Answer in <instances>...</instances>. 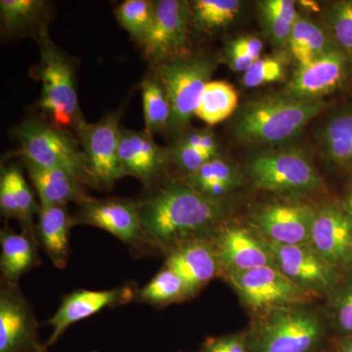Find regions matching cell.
Segmentation results:
<instances>
[{"mask_svg": "<svg viewBox=\"0 0 352 352\" xmlns=\"http://www.w3.org/2000/svg\"><path fill=\"white\" fill-rule=\"evenodd\" d=\"M288 44L300 66L310 63L335 47L321 27L300 16L294 25Z\"/></svg>", "mask_w": 352, "mask_h": 352, "instance_id": "obj_27", "label": "cell"}, {"mask_svg": "<svg viewBox=\"0 0 352 352\" xmlns=\"http://www.w3.org/2000/svg\"><path fill=\"white\" fill-rule=\"evenodd\" d=\"M75 223L103 229L133 247L150 245L139 217L138 204L124 199L97 200L91 197L78 205Z\"/></svg>", "mask_w": 352, "mask_h": 352, "instance_id": "obj_14", "label": "cell"}, {"mask_svg": "<svg viewBox=\"0 0 352 352\" xmlns=\"http://www.w3.org/2000/svg\"><path fill=\"white\" fill-rule=\"evenodd\" d=\"M326 107L322 100L307 101L282 94L250 102L234 122V136L250 144H278L296 138Z\"/></svg>", "mask_w": 352, "mask_h": 352, "instance_id": "obj_2", "label": "cell"}, {"mask_svg": "<svg viewBox=\"0 0 352 352\" xmlns=\"http://www.w3.org/2000/svg\"><path fill=\"white\" fill-rule=\"evenodd\" d=\"M217 65V58L205 54L185 55L156 65L155 75L163 83L170 102L168 131L182 133L188 126Z\"/></svg>", "mask_w": 352, "mask_h": 352, "instance_id": "obj_6", "label": "cell"}, {"mask_svg": "<svg viewBox=\"0 0 352 352\" xmlns=\"http://www.w3.org/2000/svg\"><path fill=\"white\" fill-rule=\"evenodd\" d=\"M41 47L38 76L43 82L41 110L58 129H74L85 122L78 104L73 65L48 38L47 32L38 36Z\"/></svg>", "mask_w": 352, "mask_h": 352, "instance_id": "obj_5", "label": "cell"}, {"mask_svg": "<svg viewBox=\"0 0 352 352\" xmlns=\"http://www.w3.org/2000/svg\"><path fill=\"white\" fill-rule=\"evenodd\" d=\"M226 278L245 307L258 315L274 308L305 305L315 298L272 265L229 273Z\"/></svg>", "mask_w": 352, "mask_h": 352, "instance_id": "obj_8", "label": "cell"}, {"mask_svg": "<svg viewBox=\"0 0 352 352\" xmlns=\"http://www.w3.org/2000/svg\"><path fill=\"white\" fill-rule=\"evenodd\" d=\"M229 48L244 53L254 60H258L261 58V52H263V43L261 39L252 38V36H244V38L233 41Z\"/></svg>", "mask_w": 352, "mask_h": 352, "instance_id": "obj_43", "label": "cell"}, {"mask_svg": "<svg viewBox=\"0 0 352 352\" xmlns=\"http://www.w3.org/2000/svg\"><path fill=\"white\" fill-rule=\"evenodd\" d=\"M266 243L275 267L303 291L314 296L329 295L339 283L340 271L311 245Z\"/></svg>", "mask_w": 352, "mask_h": 352, "instance_id": "obj_11", "label": "cell"}, {"mask_svg": "<svg viewBox=\"0 0 352 352\" xmlns=\"http://www.w3.org/2000/svg\"><path fill=\"white\" fill-rule=\"evenodd\" d=\"M15 134L25 161L41 168L66 171L85 186L98 188L80 142L63 129L29 119L19 124Z\"/></svg>", "mask_w": 352, "mask_h": 352, "instance_id": "obj_4", "label": "cell"}, {"mask_svg": "<svg viewBox=\"0 0 352 352\" xmlns=\"http://www.w3.org/2000/svg\"><path fill=\"white\" fill-rule=\"evenodd\" d=\"M240 8L238 0H197L191 6V18L201 29H219L232 22Z\"/></svg>", "mask_w": 352, "mask_h": 352, "instance_id": "obj_30", "label": "cell"}, {"mask_svg": "<svg viewBox=\"0 0 352 352\" xmlns=\"http://www.w3.org/2000/svg\"><path fill=\"white\" fill-rule=\"evenodd\" d=\"M46 4L41 0H1L0 16L2 28L11 36L44 32Z\"/></svg>", "mask_w": 352, "mask_h": 352, "instance_id": "obj_24", "label": "cell"}, {"mask_svg": "<svg viewBox=\"0 0 352 352\" xmlns=\"http://www.w3.org/2000/svg\"><path fill=\"white\" fill-rule=\"evenodd\" d=\"M320 140L329 160L352 166V109L329 120L322 129Z\"/></svg>", "mask_w": 352, "mask_h": 352, "instance_id": "obj_29", "label": "cell"}, {"mask_svg": "<svg viewBox=\"0 0 352 352\" xmlns=\"http://www.w3.org/2000/svg\"><path fill=\"white\" fill-rule=\"evenodd\" d=\"M329 295L336 326L344 335H352V281L337 285Z\"/></svg>", "mask_w": 352, "mask_h": 352, "instance_id": "obj_35", "label": "cell"}, {"mask_svg": "<svg viewBox=\"0 0 352 352\" xmlns=\"http://www.w3.org/2000/svg\"><path fill=\"white\" fill-rule=\"evenodd\" d=\"M138 204L150 245L166 252L186 241L212 238L227 212L223 199L205 195L186 182H164Z\"/></svg>", "mask_w": 352, "mask_h": 352, "instance_id": "obj_1", "label": "cell"}, {"mask_svg": "<svg viewBox=\"0 0 352 352\" xmlns=\"http://www.w3.org/2000/svg\"><path fill=\"white\" fill-rule=\"evenodd\" d=\"M284 78L285 66L280 58L261 57L244 73L243 85L245 87H258L280 82Z\"/></svg>", "mask_w": 352, "mask_h": 352, "instance_id": "obj_34", "label": "cell"}, {"mask_svg": "<svg viewBox=\"0 0 352 352\" xmlns=\"http://www.w3.org/2000/svg\"><path fill=\"white\" fill-rule=\"evenodd\" d=\"M324 337L320 316L305 305L258 314L250 335V352H311Z\"/></svg>", "mask_w": 352, "mask_h": 352, "instance_id": "obj_3", "label": "cell"}, {"mask_svg": "<svg viewBox=\"0 0 352 352\" xmlns=\"http://www.w3.org/2000/svg\"><path fill=\"white\" fill-rule=\"evenodd\" d=\"M248 170L254 188L279 195H305L322 187L314 164L300 152L259 155L250 162Z\"/></svg>", "mask_w": 352, "mask_h": 352, "instance_id": "obj_7", "label": "cell"}, {"mask_svg": "<svg viewBox=\"0 0 352 352\" xmlns=\"http://www.w3.org/2000/svg\"><path fill=\"white\" fill-rule=\"evenodd\" d=\"M120 116L122 112L117 111L94 124L85 120L75 131L98 188L111 189L126 176L119 157Z\"/></svg>", "mask_w": 352, "mask_h": 352, "instance_id": "obj_9", "label": "cell"}, {"mask_svg": "<svg viewBox=\"0 0 352 352\" xmlns=\"http://www.w3.org/2000/svg\"><path fill=\"white\" fill-rule=\"evenodd\" d=\"M228 61L230 65L231 69L235 72H241V73H245L252 65L254 63L256 60L252 59V58L248 56L244 53L239 52V51L228 50Z\"/></svg>", "mask_w": 352, "mask_h": 352, "instance_id": "obj_44", "label": "cell"}, {"mask_svg": "<svg viewBox=\"0 0 352 352\" xmlns=\"http://www.w3.org/2000/svg\"><path fill=\"white\" fill-rule=\"evenodd\" d=\"M119 157L124 175L153 186L170 161V149L155 142L145 131L120 129Z\"/></svg>", "mask_w": 352, "mask_h": 352, "instance_id": "obj_19", "label": "cell"}, {"mask_svg": "<svg viewBox=\"0 0 352 352\" xmlns=\"http://www.w3.org/2000/svg\"><path fill=\"white\" fill-rule=\"evenodd\" d=\"M170 161L187 175L195 173L210 160L203 153L190 147L180 140L170 149Z\"/></svg>", "mask_w": 352, "mask_h": 352, "instance_id": "obj_37", "label": "cell"}, {"mask_svg": "<svg viewBox=\"0 0 352 352\" xmlns=\"http://www.w3.org/2000/svg\"><path fill=\"white\" fill-rule=\"evenodd\" d=\"M344 208H346V212H349V215L352 217V191L349 193V195L347 196Z\"/></svg>", "mask_w": 352, "mask_h": 352, "instance_id": "obj_46", "label": "cell"}, {"mask_svg": "<svg viewBox=\"0 0 352 352\" xmlns=\"http://www.w3.org/2000/svg\"><path fill=\"white\" fill-rule=\"evenodd\" d=\"M261 20L271 39L278 45L288 43L294 25L274 14L261 8Z\"/></svg>", "mask_w": 352, "mask_h": 352, "instance_id": "obj_38", "label": "cell"}, {"mask_svg": "<svg viewBox=\"0 0 352 352\" xmlns=\"http://www.w3.org/2000/svg\"><path fill=\"white\" fill-rule=\"evenodd\" d=\"M1 173L7 176L12 186L14 197L19 207L20 221L25 226V232L36 237L32 229V217L34 214L38 215L41 207L36 204L22 171L17 166H10L8 168H2Z\"/></svg>", "mask_w": 352, "mask_h": 352, "instance_id": "obj_32", "label": "cell"}, {"mask_svg": "<svg viewBox=\"0 0 352 352\" xmlns=\"http://www.w3.org/2000/svg\"><path fill=\"white\" fill-rule=\"evenodd\" d=\"M180 141L203 153L210 160L217 157V143L212 132L208 131H190L183 135Z\"/></svg>", "mask_w": 352, "mask_h": 352, "instance_id": "obj_40", "label": "cell"}, {"mask_svg": "<svg viewBox=\"0 0 352 352\" xmlns=\"http://www.w3.org/2000/svg\"><path fill=\"white\" fill-rule=\"evenodd\" d=\"M317 210L307 204L278 201L261 206L251 217L252 229L280 245L309 244Z\"/></svg>", "mask_w": 352, "mask_h": 352, "instance_id": "obj_12", "label": "cell"}, {"mask_svg": "<svg viewBox=\"0 0 352 352\" xmlns=\"http://www.w3.org/2000/svg\"><path fill=\"white\" fill-rule=\"evenodd\" d=\"M0 244L2 281L18 286L23 275L38 263L36 237L25 231L15 233L6 227L0 233Z\"/></svg>", "mask_w": 352, "mask_h": 352, "instance_id": "obj_23", "label": "cell"}, {"mask_svg": "<svg viewBox=\"0 0 352 352\" xmlns=\"http://www.w3.org/2000/svg\"><path fill=\"white\" fill-rule=\"evenodd\" d=\"M75 219L69 215L66 206L41 208L38 214L39 242L51 263L63 270L69 256V231Z\"/></svg>", "mask_w": 352, "mask_h": 352, "instance_id": "obj_22", "label": "cell"}, {"mask_svg": "<svg viewBox=\"0 0 352 352\" xmlns=\"http://www.w3.org/2000/svg\"><path fill=\"white\" fill-rule=\"evenodd\" d=\"M164 265L177 273L195 296L222 273L212 238L189 240L168 252Z\"/></svg>", "mask_w": 352, "mask_h": 352, "instance_id": "obj_20", "label": "cell"}, {"mask_svg": "<svg viewBox=\"0 0 352 352\" xmlns=\"http://www.w3.org/2000/svg\"><path fill=\"white\" fill-rule=\"evenodd\" d=\"M38 323L19 287L2 281L0 289V352H46Z\"/></svg>", "mask_w": 352, "mask_h": 352, "instance_id": "obj_13", "label": "cell"}, {"mask_svg": "<svg viewBox=\"0 0 352 352\" xmlns=\"http://www.w3.org/2000/svg\"><path fill=\"white\" fill-rule=\"evenodd\" d=\"M259 7L270 11L282 19L288 21L293 25H295L298 18L295 2L291 0H265L261 2Z\"/></svg>", "mask_w": 352, "mask_h": 352, "instance_id": "obj_42", "label": "cell"}, {"mask_svg": "<svg viewBox=\"0 0 352 352\" xmlns=\"http://www.w3.org/2000/svg\"><path fill=\"white\" fill-rule=\"evenodd\" d=\"M212 241L226 275L274 266L267 243L254 229L223 223L212 235Z\"/></svg>", "mask_w": 352, "mask_h": 352, "instance_id": "obj_15", "label": "cell"}, {"mask_svg": "<svg viewBox=\"0 0 352 352\" xmlns=\"http://www.w3.org/2000/svg\"><path fill=\"white\" fill-rule=\"evenodd\" d=\"M155 8L156 2L150 0H126L116 7L115 14L120 25L140 41L151 27Z\"/></svg>", "mask_w": 352, "mask_h": 352, "instance_id": "obj_31", "label": "cell"}, {"mask_svg": "<svg viewBox=\"0 0 352 352\" xmlns=\"http://www.w3.org/2000/svg\"><path fill=\"white\" fill-rule=\"evenodd\" d=\"M145 129L149 135L168 131L171 106L163 83L155 74L147 76L141 85Z\"/></svg>", "mask_w": 352, "mask_h": 352, "instance_id": "obj_28", "label": "cell"}, {"mask_svg": "<svg viewBox=\"0 0 352 352\" xmlns=\"http://www.w3.org/2000/svg\"><path fill=\"white\" fill-rule=\"evenodd\" d=\"M201 352H250L247 337L229 335L206 340Z\"/></svg>", "mask_w": 352, "mask_h": 352, "instance_id": "obj_39", "label": "cell"}, {"mask_svg": "<svg viewBox=\"0 0 352 352\" xmlns=\"http://www.w3.org/2000/svg\"><path fill=\"white\" fill-rule=\"evenodd\" d=\"M212 182H230L240 186L242 176L233 164L217 157L207 162L193 175H187L186 178L187 184L195 189Z\"/></svg>", "mask_w": 352, "mask_h": 352, "instance_id": "obj_33", "label": "cell"}, {"mask_svg": "<svg viewBox=\"0 0 352 352\" xmlns=\"http://www.w3.org/2000/svg\"><path fill=\"white\" fill-rule=\"evenodd\" d=\"M191 4L182 0L156 1L154 20L139 41L148 61L157 65L185 56L188 48Z\"/></svg>", "mask_w": 352, "mask_h": 352, "instance_id": "obj_10", "label": "cell"}, {"mask_svg": "<svg viewBox=\"0 0 352 352\" xmlns=\"http://www.w3.org/2000/svg\"><path fill=\"white\" fill-rule=\"evenodd\" d=\"M335 352H352V335H344L337 340Z\"/></svg>", "mask_w": 352, "mask_h": 352, "instance_id": "obj_45", "label": "cell"}, {"mask_svg": "<svg viewBox=\"0 0 352 352\" xmlns=\"http://www.w3.org/2000/svg\"><path fill=\"white\" fill-rule=\"evenodd\" d=\"M346 72V53L335 46L310 63L298 67L283 94L300 100H320L342 85Z\"/></svg>", "mask_w": 352, "mask_h": 352, "instance_id": "obj_18", "label": "cell"}, {"mask_svg": "<svg viewBox=\"0 0 352 352\" xmlns=\"http://www.w3.org/2000/svg\"><path fill=\"white\" fill-rule=\"evenodd\" d=\"M238 101L239 96L232 85L222 80L210 82L204 89L195 116L208 126H214L235 112Z\"/></svg>", "mask_w": 352, "mask_h": 352, "instance_id": "obj_25", "label": "cell"}, {"mask_svg": "<svg viewBox=\"0 0 352 352\" xmlns=\"http://www.w3.org/2000/svg\"><path fill=\"white\" fill-rule=\"evenodd\" d=\"M136 291L138 289L126 285L103 291L76 289L69 294L47 322L52 328V332L44 346L47 349L53 346L65 331L76 322L85 320L105 308L116 307L131 302L135 298Z\"/></svg>", "mask_w": 352, "mask_h": 352, "instance_id": "obj_17", "label": "cell"}, {"mask_svg": "<svg viewBox=\"0 0 352 352\" xmlns=\"http://www.w3.org/2000/svg\"><path fill=\"white\" fill-rule=\"evenodd\" d=\"M330 23L342 50L352 56V1L336 3L331 10Z\"/></svg>", "mask_w": 352, "mask_h": 352, "instance_id": "obj_36", "label": "cell"}, {"mask_svg": "<svg viewBox=\"0 0 352 352\" xmlns=\"http://www.w3.org/2000/svg\"><path fill=\"white\" fill-rule=\"evenodd\" d=\"M0 208L3 217L20 221L19 207L14 197L12 186L3 173L0 175Z\"/></svg>", "mask_w": 352, "mask_h": 352, "instance_id": "obj_41", "label": "cell"}, {"mask_svg": "<svg viewBox=\"0 0 352 352\" xmlns=\"http://www.w3.org/2000/svg\"><path fill=\"white\" fill-rule=\"evenodd\" d=\"M186 283L182 277L164 265L142 288L136 291L138 302L153 307H164L191 298Z\"/></svg>", "mask_w": 352, "mask_h": 352, "instance_id": "obj_26", "label": "cell"}, {"mask_svg": "<svg viewBox=\"0 0 352 352\" xmlns=\"http://www.w3.org/2000/svg\"><path fill=\"white\" fill-rule=\"evenodd\" d=\"M24 162L38 192L41 208L67 206L72 201L80 205L91 198L87 193L85 185L66 171L43 168L31 162Z\"/></svg>", "mask_w": 352, "mask_h": 352, "instance_id": "obj_21", "label": "cell"}, {"mask_svg": "<svg viewBox=\"0 0 352 352\" xmlns=\"http://www.w3.org/2000/svg\"><path fill=\"white\" fill-rule=\"evenodd\" d=\"M309 244L338 270L352 266V217L346 208L324 204L317 208Z\"/></svg>", "mask_w": 352, "mask_h": 352, "instance_id": "obj_16", "label": "cell"}]
</instances>
